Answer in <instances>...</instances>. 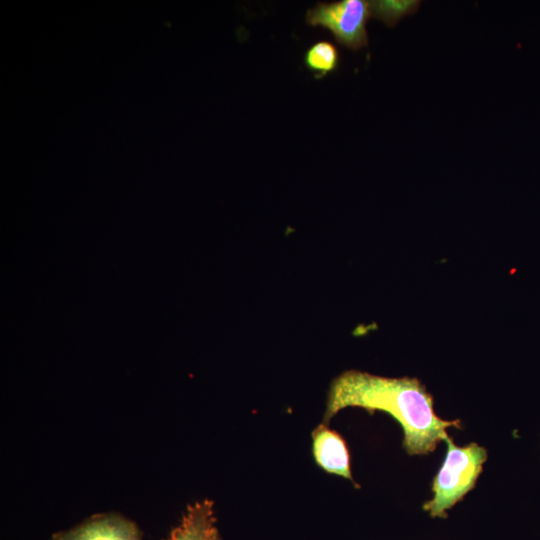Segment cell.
I'll return each instance as SVG.
<instances>
[{
  "instance_id": "obj_1",
  "label": "cell",
  "mask_w": 540,
  "mask_h": 540,
  "mask_svg": "<svg viewBox=\"0 0 540 540\" xmlns=\"http://www.w3.org/2000/svg\"><path fill=\"white\" fill-rule=\"evenodd\" d=\"M346 407H360L371 414L381 410L393 416L403 429V446L409 455L434 451L449 436L447 427L460 428L459 420L446 421L435 414L433 398L417 378L345 371L330 386L323 424Z\"/></svg>"
},
{
  "instance_id": "obj_2",
  "label": "cell",
  "mask_w": 540,
  "mask_h": 540,
  "mask_svg": "<svg viewBox=\"0 0 540 540\" xmlns=\"http://www.w3.org/2000/svg\"><path fill=\"white\" fill-rule=\"evenodd\" d=\"M447 453L442 467L432 483L433 498L423 504L432 517L447 518L446 511L473 489L487 451L476 443L459 447L448 436L445 440Z\"/></svg>"
},
{
  "instance_id": "obj_3",
  "label": "cell",
  "mask_w": 540,
  "mask_h": 540,
  "mask_svg": "<svg viewBox=\"0 0 540 540\" xmlns=\"http://www.w3.org/2000/svg\"><path fill=\"white\" fill-rule=\"evenodd\" d=\"M371 17V1L340 0L318 2L307 10L305 20L310 26L330 31L340 45L359 50L368 45L366 25Z\"/></svg>"
},
{
  "instance_id": "obj_4",
  "label": "cell",
  "mask_w": 540,
  "mask_h": 540,
  "mask_svg": "<svg viewBox=\"0 0 540 540\" xmlns=\"http://www.w3.org/2000/svg\"><path fill=\"white\" fill-rule=\"evenodd\" d=\"M49 540H142L137 524L118 513H98Z\"/></svg>"
},
{
  "instance_id": "obj_5",
  "label": "cell",
  "mask_w": 540,
  "mask_h": 540,
  "mask_svg": "<svg viewBox=\"0 0 540 540\" xmlns=\"http://www.w3.org/2000/svg\"><path fill=\"white\" fill-rule=\"evenodd\" d=\"M312 439L316 463L326 472L342 476L354 483L350 456L343 438L322 423L314 429Z\"/></svg>"
},
{
  "instance_id": "obj_6",
  "label": "cell",
  "mask_w": 540,
  "mask_h": 540,
  "mask_svg": "<svg viewBox=\"0 0 540 540\" xmlns=\"http://www.w3.org/2000/svg\"><path fill=\"white\" fill-rule=\"evenodd\" d=\"M162 540H222L213 502L205 499L188 505L179 524Z\"/></svg>"
},
{
  "instance_id": "obj_7",
  "label": "cell",
  "mask_w": 540,
  "mask_h": 540,
  "mask_svg": "<svg viewBox=\"0 0 540 540\" xmlns=\"http://www.w3.org/2000/svg\"><path fill=\"white\" fill-rule=\"evenodd\" d=\"M339 63L338 48L327 40L313 43L304 54V65L316 79H322L336 71Z\"/></svg>"
},
{
  "instance_id": "obj_8",
  "label": "cell",
  "mask_w": 540,
  "mask_h": 540,
  "mask_svg": "<svg viewBox=\"0 0 540 540\" xmlns=\"http://www.w3.org/2000/svg\"><path fill=\"white\" fill-rule=\"evenodd\" d=\"M418 1H371L373 17L394 26L403 16L413 13Z\"/></svg>"
}]
</instances>
